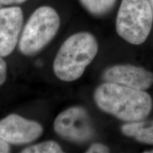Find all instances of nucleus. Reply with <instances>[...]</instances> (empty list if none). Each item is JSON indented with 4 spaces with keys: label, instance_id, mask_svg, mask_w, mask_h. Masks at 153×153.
Segmentation results:
<instances>
[{
    "label": "nucleus",
    "instance_id": "nucleus-1",
    "mask_svg": "<svg viewBox=\"0 0 153 153\" xmlns=\"http://www.w3.org/2000/svg\"><path fill=\"white\" fill-rule=\"evenodd\" d=\"M94 98L101 110L126 122L144 119L152 107V99L148 93L111 82L97 87Z\"/></svg>",
    "mask_w": 153,
    "mask_h": 153
},
{
    "label": "nucleus",
    "instance_id": "nucleus-2",
    "mask_svg": "<svg viewBox=\"0 0 153 153\" xmlns=\"http://www.w3.org/2000/svg\"><path fill=\"white\" fill-rule=\"evenodd\" d=\"M95 37L87 32L69 37L60 47L53 63V70L58 79L72 82L79 79L98 52Z\"/></svg>",
    "mask_w": 153,
    "mask_h": 153
},
{
    "label": "nucleus",
    "instance_id": "nucleus-3",
    "mask_svg": "<svg viewBox=\"0 0 153 153\" xmlns=\"http://www.w3.org/2000/svg\"><path fill=\"white\" fill-rule=\"evenodd\" d=\"M152 19L148 0H123L116 17V31L128 43L140 45L150 35Z\"/></svg>",
    "mask_w": 153,
    "mask_h": 153
},
{
    "label": "nucleus",
    "instance_id": "nucleus-4",
    "mask_svg": "<svg viewBox=\"0 0 153 153\" xmlns=\"http://www.w3.org/2000/svg\"><path fill=\"white\" fill-rule=\"evenodd\" d=\"M60 17L55 9L41 7L28 20L19 43L24 55H32L41 51L56 35L60 27Z\"/></svg>",
    "mask_w": 153,
    "mask_h": 153
},
{
    "label": "nucleus",
    "instance_id": "nucleus-5",
    "mask_svg": "<svg viewBox=\"0 0 153 153\" xmlns=\"http://www.w3.org/2000/svg\"><path fill=\"white\" fill-rule=\"evenodd\" d=\"M54 130L63 138L74 143L85 142L93 133L87 112L79 106L60 113L55 120Z\"/></svg>",
    "mask_w": 153,
    "mask_h": 153
},
{
    "label": "nucleus",
    "instance_id": "nucleus-6",
    "mask_svg": "<svg viewBox=\"0 0 153 153\" xmlns=\"http://www.w3.org/2000/svg\"><path fill=\"white\" fill-rule=\"evenodd\" d=\"M42 133L43 128L39 123L19 115L11 114L0 120V138L11 144L30 143Z\"/></svg>",
    "mask_w": 153,
    "mask_h": 153
},
{
    "label": "nucleus",
    "instance_id": "nucleus-7",
    "mask_svg": "<svg viewBox=\"0 0 153 153\" xmlns=\"http://www.w3.org/2000/svg\"><path fill=\"white\" fill-rule=\"evenodd\" d=\"M103 79L107 82L145 90L152 85L153 73L131 65H119L105 70Z\"/></svg>",
    "mask_w": 153,
    "mask_h": 153
},
{
    "label": "nucleus",
    "instance_id": "nucleus-8",
    "mask_svg": "<svg viewBox=\"0 0 153 153\" xmlns=\"http://www.w3.org/2000/svg\"><path fill=\"white\" fill-rule=\"evenodd\" d=\"M24 16L19 7L0 9V56L11 54L18 42Z\"/></svg>",
    "mask_w": 153,
    "mask_h": 153
},
{
    "label": "nucleus",
    "instance_id": "nucleus-9",
    "mask_svg": "<svg viewBox=\"0 0 153 153\" xmlns=\"http://www.w3.org/2000/svg\"><path fill=\"white\" fill-rule=\"evenodd\" d=\"M121 131L126 136L133 137L140 143L153 145V120L124 124Z\"/></svg>",
    "mask_w": 153,
    "mask_h": 153
},
{
    "label": "nucleus",
    "instance_id": "nucleus-10",
    "mask_svg": "<svg viewBox=\"0 0 153 153\" xmlns=\"http://www.w3.org/2000/svg\"><path fill=\"white\" fill-rule=\"evenodd\" d=\"M80 1L91 14L101 16L111 9L116 0H80Z\"/></svg>",
    "mask_w": 153,
    "mask_h": 153
},
{
    "label": "nucleus",
    "instance_id": "nucleus-11",
    "mask_svg": "<svg viewBox=\"0 0 153 153\" xmlns=\"http://www.w3.org/2000/svg\"><path fill=\"white\" fill-rule=\"evenodd\" d=\"M22 153H60L62 152V148L55 141H45L39 144L32 145L25 148Z\"/></svg>",
    "mask_w": 153,
    "mask_h": 153
},
{
    "label": "nucleus",
    "instance_id": "nucleus-12",
    "mask_svg": "<svg viewBox=\"0 0 153 153\" xmlns=\"http://www.w3.org/2000/svg\"><path fill=\"white\" fill-rule=\"evenodd\" d=\"M86 152L87 153H105L109 152V149H108L106 145L100 144V143H95L93 144L88 149V150Z\"/></svg>",
    "mask_w": 153,
    "mask_h": 153
},
{
    "label": "nucleus",
    "instance_id": "nucleus-13",
    "mask_svg": "<svg viewBox=\"0 0 153 153\" xmlns=\"http://www.w3.org/2000/svg\"><path fill=\"white\" fill-rule=\"evenodd\" d=\"M7 77V64L0 56V85L5 82Z\"/></svg>",
    "mask_w": 153,
    "mask_h": 153
},
{
    "label": "nucleus",
    "instance_id": "nucleus-14",
    "mask_svg": "<svg viewBox=\"0 0 153 153\" xmlns=\"http://www.w3.org/2000/svg\"><path fill=\"white\" fill-rule=\"evenodd\" d=\"M10 151L9 143L0 138V153H7Z\"/></svg>",
    "mask_w": 153,
    "mask_h": 153
},
{
    "label": "nucleus",
    "instance_id": "nucleus-15",
    "mask_svg": "<svg viewBox=\"0 0 153 153\" xmlns=\"http://www.w3.org/2000/svg\"><path fill=\"white\" fill-rule=\"evenodd\" d=\"M26 1V0H0V4L4 5H9L13 4H21Z\"/></svg>",
    "mask_w": 153,
    "mask_h": 153
},
{
    "label": "nucleus",
    "instance_id": "nucleus-16",
    "mask_svg": "<svg viewBox=\"0 0 153 153\" xmlns=\"http://www.w3.org/2000/svg\"><path fill=\"white\" fill-rule=\"evenodd\" d=\"M149 2H150V7H151V9H152V16H153V0H148Z\"/></svg>",
    "mask_w": 153,
    "mask_h": 153
},
{
    "label": "nucleus",
    "instance_id": "nucleus-17",
    "mask_svg": "<svg viewBox=\"0 0 153 153\" xmlns=\"http://www.w3.org/2000/svg\"><path fill=\"white\" fill-rule=\"evenodd\" d=\"M146 152V153H153V150L150 151V152Z\"/></svg>",
    "mask_w": 153,
    "mask_h": 153
}]
</instances>
